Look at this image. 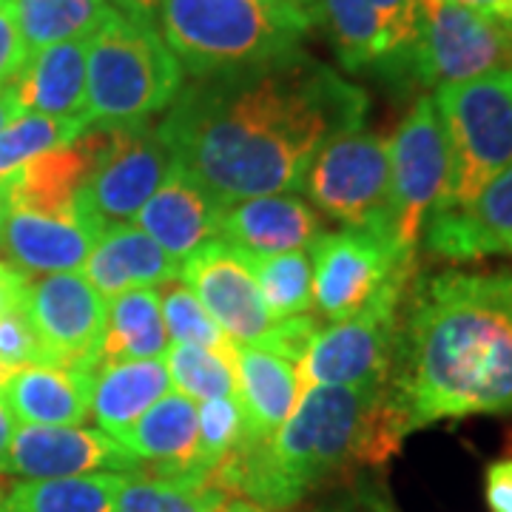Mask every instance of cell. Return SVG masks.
I'll return each mask as SVG.
<instances>
[{"instance_id":"37","label":"cell","mask_w":512,"mask_h":512,"mask_svg":"<svg viewBox=\"0 0 512 512\" xmlns=\"http://www.w3.org/2000/svg\"><path fill=\"white\" fill-rule=\"evenodd\" d=\"M0 367H60L23 308L0 316Z\"/></svg>"},{"instance_id":"13","label":"cell","mask_w":512,"mask_h":512,"mask_svg":"<svg viewBox=\"0 0 512 512\" xmlns=\"http://www.w3.org/2000/svg\"><path fill=\"white\" fill-rule=\"evenodd\" d=\"M103 131L106 143L100 160L74 208V214L89 222L97 234L134 220L174 168V157L157 134V126L137 123Z\"/></svg>"},{"instance_id":"50","label":"cell","mask_w":512,"mask_h":512,"mask_svg":"<svg viewBox=\"0 0 512 512\" xmlns=\"http://www.w3.org/2000/svg\"><path fill=\"white\" fill-rule=\"evenodd\" d=\"M510 6H512V0H510Z\"/></svg>"},{"instance_id":"42","label":"cell","mask_w":512,"mask_h":512,"mask_svg":"<svg viewBox=\"0 0 512 512\" xmlns=\"http://www.w3.org/2000/svg\"><path fill=\"white\" fill-rule=\"evenodd\" d=\"M447 3H456V6H467V9H476V12H487V15L512 20L510 0H447Z\"/></svg>"},{"instance_id":"12","label":"cell","mask_w":512,"mask_h":512,"mask_svg":"<svg viewBox=\"0 0 512 512\" xmlns=\"http://www.w3.org/2000/svg\"><path fill=\"white\" fill-rule=\"evenodd\" d=\"M299 6L348 72H376L399 86L419 32V0H299Z\"/></svg>"},{"instance_id":"20","label":"cell","mask_w":512,"mask_h":512,"mask_svg":"<svg viewBox=\"0 0 512 512\" xmlns=\"http://www.w3.org/2000/svg\"><path fill=\"white\" fill-rule=\"evenodd\" d=\"M225 205L217 202L197 180H191L180 165L174 163L165 183L154 197L137 211L134 225L146 231L165 254L183 262L200 245L220 237V220Z\"/></svg>"},{"instance_id":"47","label":"cell","mask_w":512,"mask_h":512,"mask_svg":"<svg viewBox=\"0 0 512 512\" xmlns=\"http://www.w3.org/2000/svg\"><path fill=\"white\" fill-rule=\"evenodd\" d=\"M15 370H9V367H0V393H3V384L9 382V376H12Z\"/></svg>"},{"instance_id":"22","label":"cell","mask_w":512,"mask_h":512,"mask_svg":"<svg viewBox=\"0 0 512 512\" xmlns=\"http://www.w3.org/2000/svg\"><path fill=\"white\" fill-rule=\"evenodd\" d=\"M97 239L100 234L77 214L46 217L32 211H9L0 251L26 276L72 274L86 265Z\"/></svg>"},{"instance_id":"11","label":"cell","mask_w":512,"mask_h":512,"mask_svg":"<svg viewBox=\"0 0 512 512\" xmlns=\"http://www.w3.org/2000/svg\"><path fill=\"white\" fill-rule=\"evenodd\" d=\"M413 279L387 288L359 316L316 330L311 348L299 362V390L387 384L396 359L399 316Z\"/></svg>"},{"instance_id":"21","label":"cell","mask_w":512,"mask_h":512,"mask_svg":"<svg viewBox=\"0 0 512 512\" xmlns=\"http://www.w3.org/2000/svg\"><path fill=\"white\" fill-rule=\"evenodd\" d=\"M239 413L242 439L237 447L265 444L288 421L299 402V362L268 348L239 345Z\"/></svg>"},{"instance_id":"46","label":"cell","mask_w":512,"mask_h":512,"mask_svg":"<svg viewBox=\"0 0 512 512\" xmlns=\"http://www.w3.org/2000/svg\"><path fill=\"white\" fill-rule=\"evenodd\" d=\"M9 211H12L9 191H6V183L0 180V242H3V228H6V220H9Z\"/></svg>"},{"instance_id":"17","label":"cell","mask_w":512,"mask_h":512,"mask_svg":"<svg viewBox=\"0 0 512 512\" xmlns=\"http://www.w3.org/2000/svg\"><path fill=\"white\" fill-rule=\"evenodd\" d=\"M106 143V131L89 126L77 140L46 151L0 177L9 191L12 211H32L46 217H72L83 188Z\"/></svg>"},{"instance_id":"43","label":"cell","mask_w":512,"mask_h":512,"mask_svg":"<svg viewBox=\"0 0 512 512\" xmlns=\"http://www.w3.org/2000/svg\"><path fill=\"white\" fill-rule=\"evenodd\" d=\"M20 114H23V109H20L18 94H15V86L9 83V86L0 89V131L9 126L15 117H20Z\"/></svg>"},{"instance_id":"24","label":"cell","mask_w":512,"mask_h":512,"mask_svg":"<svg viewBox=\"0 0 512 512\" xmlns=\"http://www.w3.org/2000/svg\"><path fill=\"white\" fill-rule=\"evenodd\" d=\"M180 262L168 256L137 225H111L94 242L92 254L83 265V276L103 299L137 288H160L177 279Z\"/></svg>"},{"instance_id":"14","label":"cell","mask_w":512,"mask_h":512,"mask_svg":"<svg viewBox=\"0 0 512 512\" xmlns=\"http://www.w3.org/2000/svg\"><path fill=\"white\" fill-rule=\"evenodd\" d=\"M177 279L191 288L234 345H259L274 330V316L262 302L248 259L225 239H211L185 256Z\"/></svg>"},{"instance_id":"3","label":"cell","mask_w":512,"mask_h":512,"mask_svg":"<svg viewBox=\"0 0 512 512\" xmlns=\"http://www.w3.org/2000/svg\"><path fill=\"white\" fill-rule=\"evenodd\" d=\"M404 427L387 384L305 387L265 444L237 447L211 484L265 510L285 512L333 476L376 467L399 453Z\"/></svg>"},{"instance_id":"1","label":"cell","mask_w":512,"mask_h":512,"mask_svg":"<svg viewBox=\"0 0 512 512\" xmlns=\"http://www.w3.org/2000/svg\"><path fill=\"white\" fill-rule=\"evenodd\" d=\"M367 111L365 89L296 52L185 83L157 134L191 180L231 205L302 191L319 148L365 126Z\"/></svg>"},{"instance_id":"4","label":"cell","mask_w":512,"mask_h":512,"mask_svg":"<svg viewBox=\"0 0 512 512\" xmlns=\"http://www.w3.org/2000/svg\"><path fill=\"white\" fill-rule=\"evenodd\" d=\"M154 20L194 80L285 60L311 32L291 0H160Z\"/></svg>"},{"instance_id":"25","label":"cell","mask_w":512,"mask_h":512,"mask_svg":"<svg viewBox=\"0 0 512 512\" xmlns=\"http://www.w3.org/2000/svg\"><path fill=\"white\" fill-rule=\"evenodd\" d=\"M94 373L77 367H20L3 384L0 402L20 424L83 427L92 407Z\"/></svg>"},{"instance_id":"5","label":"cell","mask_w":512,"mask_h":512,"mask_svg":"<svg viewBox=\"0 0 512 512\" xmlns=\"http://www.w3.org/2000/svg\"><path fill=\"white\" fill-rule=\"evenodd\" d=\"M185 86L180 60L168 49L151 15L114 6L89 37L86 123L137 126L165 111Z\"/></svg>"},{"instance_id":"32","label":"cell","mask_w":512,"mask_h":512,"mask_svg":"<svg viewBox=\"0 0 512 512\" xmlns=\"http://www.w3.org/2000/svg\"><path fill=\"white\" fill-rule=\"evenodd\" d=\"M228 501L220 487L168 481L140 473L126 481L117 498V512H217Z\"/></svg>"},{"instance_id":"27","label":"cell","mask_w":512,"mask_h":512,"mask_svg":"<svg viewBox=\"0 0 512 512\" xmlns=\"http://www.w3.org/2000/svg\"><path fill=\"white\" fill-rule=\"evenodd\" d=\"M171 390V376L163 359L114 362L94 370L92 419L111 439L126 436L134 421Z\"/></svg>"},{"instance_id":"41","label":"cell","mask_w":512,"mask_h":512,"mask_svg":"<svg viewBox=\"0 0 512 512\" xmlns=\"http://www.w3.org/2000/svg\"><path fill=\"white\" fill-rule=\"evenodd\" d=\"M15 436V419L6 410V404L0 402V476H9V447Z\"/></svg>"},{"instance_id":"44","label":"cell","mask_w":512,"mask_h":512,"mask_svg":"<svg viewBox=\"0 0 512 512\" xmlns=\"http://www.w3.org/2000/svg\"><path fill=\"white\" fill-rule=\"evenodd\" d=\"M114 6L128 9V12H137V15H151V18H154L160 0H114Z\"/></svg>"},{"instance_id":"19","label":"cell","mask_w":512,"mask_h":512,"mask_svg":"<svg viewBox=\"0 0 512 512\" xmlns=\"http://www.w3.org/2000/svg\"><path fill=\"white\" fill-rule=\"evenodd\" d=\"M319 234H325L322 217L313 211L311 202L291 194L251 197L225 205L220 220V239L248 256L305 251Z\"/></svg>"},{"instance_id":"33","label":"cell","mask_w":512,"mask_h":512,"mask_svg":"<svg viewBox=\"0 0 512 512\" xmlns=\"http://www.w3.org/2000/svg\"><path fill=\"white\" fill-rule=\"evenodd\" d=\"M86 128H89L86 120L23 111L0 131V177H6L18 165L29 163L46 151H55V148L72 143Z\"/></svg>"},{"instance_id":"8","label":"cell","mask_w":512,"mask_h":512,"mask_svg":"<svg viewBox=\"0 0 512 512\" xmlns=\"http://www.w3.org/2000/svg\"><path fill=\"white\" fill-rule=\"evenodd\" d=\"M308 254L313 265V308L330 325L359 316L387 288L419 274L416 254H407L376 231H325L313 239Z\"/></svg>"},{"instance_id":"9","label":"cell","mask_w":512,"mask_h":512,"mask_svg":"<svg viewBox=\"0 0 512 512\" xmlns=\"http://www.w3.org/2000/svg\"><path fill=\"white\" fill-rule=\"evenodd\" d=\"M302 191L319 211L342 225L390 237L387 140L365 126L345 131L319 148Z\"/></svg>"},{"instance_id":"31","label":"cell","mask_w":512,"mask_h":512,"mask_svg":"<svg viewBox=\"0 0 512 512\" xmlns=\"http://www.w3.org/2000/svg\"><path fill=\"white\" fill-rule=\"evenodd\" d=\"M256 288L274 322L308 316L313 311V265L308 251L276 256H248Z\"/></svg>"},{"instance_id":"7","label":"cell","mask_w":512,"mask_h":512,"mask_svg":"<svg viewBox=\"0 0 512 512\" xmlns=\"http://www.w3.org/2000/svg\"><path fill=\"white\" fill-rule=\"evenodd\" d=\"M501 69H512V20L447 0H419V32L399 86L439 89Z\"/></svg>"},{"instance_id":"10","label":"cell","mask_w":512,"mask_h":512,"mask_svg":"<svg viewBox=\"0 0 512 512\" xmlns=\"http://www.w3.org/2000/svg\"><path fill=\"white\" fill-rule=\"evenodd\" d=\"M390 160V237L407 251H419L424 225L447 191L450 154L439 111L430 94H421L407 111L393 140Z\"/></svg>"},{"instance_id":"23","label":"cell","mask_w":512,"mask_h":512,"mask_svg":"<svg viewBox=\"0 0 512 512\" xmlns=\"http://www.w3.org/2000/svg\"><path fill=\"white\" fill-rule=\"evenodd\" d=\"M200 436V404L183 393H165L148 407L120 444L137 458L146 476L185 481Z\"/></svg>"},{"instance_id":"49","label":"cell","mask_w":512,"mask_h":512,"mask_svg":"<svg viewBox=\"0 0 512 512\" xmlns=\"http://www.w3.org/2000/svg\"><path fill=\"white\" fill-rule=\"evenodd\" d=\"M291 3H299V0H291Z\"/></svg>"},{"instance_id":"51","label":"cell","mask_w":512,"mask_h":512,"mask_svg":"<svg viewBox=\"0 0 512 512\" xmlns=\"http://www.w3.org/2000/svg\"><path fill=\"white\" fill-rule=\"evenodd\" d=\"M0 512H3V510H0Z\"/></svg>"},{"instance_id":"15","label":"cell","mask_w":512,"mask_h":512,"mask_svg":"<svg viewBox=\"0 0 512 512\" xmlns=\"http://www.w3.org/2000/svg\"><path fill=\"white\" fill-rule=\"evenodd\" d=\"M23 311L52 350L57 365L92 373L89 365L106 328L109 302L94 291L86 276L72 271L29 282Z\"/></svg>"},{"instance_id":"48","label":"cell","mask_w":512,"mask_h":512,"mask_svg":"<svg viewBox=\"0 0 512 512\" xmlns=\"http://www.w3.org/2000/svg\"><path fill=\"white\" fill-rule=\"evenodd\" d=\"M3 495H6V490L0 487V510H3Z\"/></svg>"},{"instance_id":"45","label":"cell","mask_w":512,"mask_h":512,"mask_svg":"<svg viewBox=\"0 0 512 512\" xmlns=\"http://www.w3.org/2000/svg\"><path fill=\"white\" fill-rule=\"evenodd\" d=\"M217 512H276V510H265L259 504H251L245 498H234V501H225Z\"/></svg>"},{"instance_id":"35","label":"cell","mask_w":512,"mask_h":512,"mask_svg":"<svg viewBox=\"0 0 512 512\" xmlns=\"http://www.w3.org/2000/svg\"><path fill=\"white\" fill-rule=\"evenodd\" d=\"M242 439V413L237 396H222L200 404V436L188 467V484H208L214 470L237 450Z\"/></svg>"},{"instance_id":"34","label":"cell","mask_w":512,"mask_h":512,"mask_svg":"<svg viewBox=\"0 0 512 512\" xmlns=\"http://www.w3.org/2000/svg\"><path fill=\"white\" fill-rule=\"evenodd\" d=\"M171 387L194 402H211L222 396H237V362L194 345H171L165 353Z\"/></svg>"},{"instance_id":"30","label":"cell","mask_w":512,"mask_h":512,"mask_svg":"<svg viewBox=\"0 0 512 512\" xmlns=\"http://www.w3.org/2000/svg\"><path fill=\"white\" fill-rule=\"evenodd\" d=\"M26 52L74 37L94 35L114 9V0H12Z\"/></svg>"},{"instance_id":"6","label":"cell","mask_w":512,"mask_h":512,"mask_svg":"<svg viewBox=\"0 0 512 512\" xmlns=\"http://www.w3.org/2000/svg\"><path fill=\"white\" fill-rule=\"evenodd\" d=\"M433 103L450 154L447 191L433 214L464 211L512 165V69L439 86Z\"/></svg>"},{"instance_id":"18","label":"cell","mask_w":512,"mask_h":512,"mask_svg":"<svg viewBox=\"0 0 512 512\" xmlns=\"http://www.w3.org/2000/svg\"><path fill=\"white\" fill-rule=\"evenodd\" d=\"M421 242L436 259L447 262L512 256V165L478 194L470 208L433 214Z\"/></svg>"},{"instance_id":"40","label":"cell","mask_w":512,"mask_h":512,"mask_svg":"<svg viewBox=\"0 0 512 512\" xmlns=\"http://www.w3.org/2000/svg\"><path fill=\"white\" fill-rule=\"evenodd\" d=\"M26 288H29V276L18 271L12 262H0V316L23 308Z\"/></svg>"},{"instance_id":"39","label":"cell","mask_w":512,"mask_h":512,"mask_svg":"<svg viewBox=\"0 0 512 512\" xmlns=\"http://www.w3.org/2000/svg\"><path fill=\"white\" fill-rule=\"evenodd\" d=\"M484 498L490 512H512V458H501L487 467Z\"/></svg>"},{"instance_id":"36","label":"cell","mask_w":512,"mask_h":512,"mask_svg":"<svg viewBox=\"0 0 512 512\" xmlns=\"http://www.w3.org/2000/svg\"><path fill=\"white\" fill-rule=\"evenodd\" d=\"M160 305H163L168 339H174V345H194V348H205L237 362V345L222 333L220 325L202 308V302L191 293V288L168 285Z\"/></svg>"},{"instance_id":"29","label":"cell","mask_w":512,"mask_h":512,"mask_svg":"<svg viewBox=\"0 0 512 512\" xmlns=\"http://www.w3.org/2000/svg\"><path fill=\"white\" fill-rule=\"evenodd\" d=\"M131 476H92L18 481L3 495V512H117V498Z\"/></svg>"},{"instance_id":"26","label":"cell","mask_w":512,"mask_h":512,"mask_svg":"<svg viewBox=\"0 0 512 512\" xmlns=\"http://www.w3.org/2000/svg\"><path fill=\"white\" fill-rule=\"evenodd\" d=\"M89 37H74L29 55L18 77L12 80L20 109L86 120Z\"/></svg>"},{"instance_id":"2","label":"cell","mask_w":512,"mask_h":512,"mask_svg":"<svg viewBox=\"0 0 512 512\" xmlns=\"http://www.w3.org/2000/svg\"><path fill=\"white\" fill-rule=\"evenodd\" d=\"M387 393L404 436L444 419L512 413V271L416 274Z\"/></svg>"},{"instance_id":"38","label":"cell","mask_w":512,"mask_h":512,"mask_svg":"<svg viewBox=\"0 0 512 512\" xmlns=\"http://www.w3.org/2000/svg\"><path fill=\"white\" fill-rule=\"evenodd\" d=\"M26 60H29V52L18 29L12 0H0V89L18 77Z\"/></svg>"},{"instance_id":"16","label":"cell","mask_w":512,"mask_h":512,"mask_svg":"<svg viewBox=\"0 0 512 512\" xmlns=\"http://www.w3.org/2000/svg\"><path fill=\"white\" fill-rule=\"evenodd\" d=\"M92 473H146L117 439L92 427L20 424L9 447V476L23 481L92 476Z\"/></svg>"},{"instance_id":"28","label":"cell","mask_w":512,"mask_h":512,"mask_svg":"<svg viewBox=\"0 0 512 512\" xmlns=\"http://www.w3.org/2000/svg\"><path fill=\"white\" fill-rule=\"evenodd\" d=\"M168 330L157 288H137L120 293L109 302L106 328L97 342L89 370L134 359H163L168 353Z\"/></svg>"}]
</instances>
